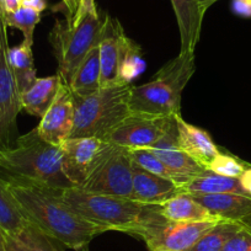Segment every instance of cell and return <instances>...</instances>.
<instances>
[{"instance_id": "obj_1", "label": "cell", "mask_w": 251, "mask_h": 251, "mask_svg": "<svg viewBox=\"0 0 251 251\" xmlns=\"http://www.w3.org/2000/svg\"><path fill=\"white\" fill-rule=\"evenodd\" d=\"M0 176L25 218L60 245L78 251L106 231L76 214L59 196V190Z\"/></svg>"}, {"instance_id": "obj_2", "label": "cell", "mask_w": 251, "mask_h": 251, "mask_svg": "<svg viewBox=\"0 0 251 251\" xmlns=\"http://www.w3.org/2000/svg\"><path fill=\"white\" fill-rule=\"evenodd\" d=\"M0 174L54 190L74 187L63 171L60 146L46 142L36 128L0 148Z\"/></svg>"}, {"instance_id": "obj_3", "label": "cell", "mask_w": 251, "mask_h": 251, "mask_svg": "<svg viewBox=\"0 0 251 251\" xmlns=\"http://www.w3.org/2000/svg\"><path fill=\"white\" fill-rule=\"evenodd\" d=\"M195 72V52H180L177 57L164 64L148 83L132 86L131 112L155 117L181 115L182 91Z\"/></svg>"}, {"instance_id": "obj_4", "label": "cell", "mask_w": 251, "mask_h": 251, "mask_svg": "<svg viewBox=\"0 0 251 251\" xmlns=\"http://www.w3.org/2000/svg\"><path fill=\"white\" fill-rule=\"evenodd\" d=\"M59 196L85 221L106 231H123L129 235L153 214L156 207L125 197L86 191L78 186L59 190Z\"/></svg>"}, {"instance_id": "obj_5", "label": "cell", "mask_w": 251, "mask_h": 251, "mask_svg": "<svg viewBox=\"0 0 251 251\" xmlns=\"http://www.w3.org/2000/svg\"><path fill=\"white\" fill-rule=\"evenodd\" d=\"M131 84L100 88L86 98H74V127L71 138L106 136L131 113Z\"/></svg>"}, {"instance_id": "obj_6", "label": "cell", "mask_w": 251, "mask_h": 251, "mask_svg": "<svg viewBox=\"0 0 251 251\" xmlns=\"http://www.w3.org/2000/svg\"><path fill=\"white\" fill-rule=\"evenodd\" d=\"M106 14L99 10L86 14L73 25L67 19L55 20L48 41L58 63V74L63 83L69 86L81 60L100 42Z\"/></svg>"}, {"instance_id": "obj_7", "label": "cell", "mask_w": 251, "mask_h": 251, "mask_svg": "<svg viewBox=\"0 0 251 251\" xmlns=\"http://www.w3.org/2000/svg\"><path fill=\"white\" fill-rule=\"evenodd\" d=\"M217 222L168 221L159 214L156 204L153 214L132 235L142 239L149 251H188Z\"/></svg>"}, {"instance_id": "obj_8", "label": "cell", "mask_w": 251, "mask_h": 251, "mask_svg": "<svg viewBox=\"0 0 251 251\" xmlns=\"http://www.w3.org/2000/svg\"><path fill=\"white\" fill-rule=\"evenodd\" d=\"M132 168L133 159L128 149L113 144L80 187L96 194L132 200Z\"/></svg>"}, {"instance_id": "obj_9", "label": "cell", "mask_w": 251, "mask_h": 251, "mask_svg": "<svg viewBox=\"0 0 251 251\" xmlns=\"http://www.w3.org/2000/svg\"><path fill=\"white\" fill-rule=\"evenodd\" d=\"M8 26L0 24V148L11 146L16 132V120L20 111L21 93L15 74L9 63Z\"/></svg>"}, {"instance_id": "obj_10", "label": "cell", "mask_w": 251, "mask_h": 251, "mask_svg": "<svg viewBox=\"0 0 251 251\" xmlns=\"http://www.w3.org/2000/svg\"><path fill=\"white\" fill-rule=\"evenodd\" d=\"M176 123L175 116H155L129 113L106 136L105 141L126 149H147L158 143Z\"/></svg>"}, {"instance_id": "obj_11", "label": "cell", "mask_w": 251, "mask_h": 251, "mask_svg": "<svg viewBox=\"0 0 251 251\" xmlns=\"http://www.w3.org/2000/svg\"><path fill=\"white\" fill-rule=\"evenodd\" d=\"M112 147L113 144L96 137H76L64 141L60 144V149L66 177L73 186H83Z\"/></svg>"}, {"instance_id": "obj_12", "label": "cell", "mask_w": 251, "mask_h": 251, "mask_svg": "<svg viewBox=\"0 0 251 251\" xmlns=\"http://www.w3.org/2000/svg\"><path fill=\"white\" fill-rule=\"evenodd\" d=\"M74 127V98L69 86L63 83L40 125L36 127L42 139L54 146H60L71 138Z\"/></svg>"}, {"instance_id": "obj_13", "label": "cell", "mask_w": 251, "mask_h": 251, "mask_svg": "<svg viewBox=\"0 0 251 251\" xmlns=\"http://www.w3.org/2000/svg\"><path fill=\"white\" fill-rule=\"evenodd\" d=\"M126 33L121 26L120 21L106 14L102 35H101L100 42H99L101 88H108V86L120 84L118 71H120L121 53H122Z\"/></svg>"}, {"instance_id": "obj_14", "label": "cell", "mask_w": 251, "mask_h": 251, "mask_svg": "<svg viewBox=\"0 0 251 251\" xmlns=\"http://www.w3.org/2000/svg\"><path fill=\"white\" fill-rule=\"evenodd\" d=\"M176 121V120H175ZM151 151L160 159L164 165L173 171L180 180L181 187L194 176L199 175L202 171L207 170L203 166L188 156L177 143V128L176 123L171 127L170 131L160 139L156 144L151 147Z\"/></svg>"}, {"instance_id": "obj_15", "label": "cell", "mask_w": 251, "mask_h": 251, "mask_svg": "<svg viewBox=\"0 0 251 251\" xmlns=\"http://www.w3.org/2000/svg\"><path fill=\"white\" fill-rule=\"evenodd\" d=\"M178 194H182V188L177 183L154 175L133 161L132 200L143 204H160Z\"/></svg>"}, {"instance_id": "obj_16", "label": "cell", "mask_w": 251, "mask_h": 251, "mask_svg": "<svg viewBox=\"0 0 251 251\" xmlns=\"http://www.w3.org/2000/svg\"><path fill=\"white\" fill-rule=\"evenodd\" d=\"M175 120L180 148L200 165L208 169L209 164L221 153V149L214 143L211 134L206 129L188 123L181 115H175Z\"/></svg>"}, {"instance_id": "obj_17", "label": "cell", "mask_w": 251, "mask_h": 251, "mask_svg": "<svg viewBox=\"0 0 251 251\" xmlns=\"http://www.w3.org/2000/svg\"><path fill=\"white\" fill-rule=\"evenodd\" d=\"M180 32V52H195L204 15L197 0H170Z\"/></svg>"}, {"instance_id": "obj_18", "label": "cell", "mask_w": 251, "mask_h": 251, "mask_svg": "<svg viewBox=\"0 0 251 251\" xmlns=\"http://www.w3.org/2000/svg\"><path fill=\"white\" fill-rule=\"evenodd\" d=\"M195 199L219 221L251 223L250 196L239 194H219L196 196Z\"/></svg>"}, {"instance_id": "obj_19", "label": "cell", "mask_w": 251, "mask_h": 251, "mask_svg": "<svg viewBox=\"0 0 251 251\" xmlns=\"http://www.w3.org/2000/svg\"><path fill=\"white\" fill-rule=\"evenodd\" d=\"M161 217L173 222H217L216 216L202 206L191 195L178 194L158 204Z\"/></svg>"}, {"instance_id": "obj_20", "label": "cell", "mask_w": 251, "mask_h": 251, "mask_svg": "<svg viewBox=\"0 0 251 251\" xmlns=\"http://www.w3.org/2000/svg\"><path fill=\"white\" fill-rule=\"evenodd\" d=\"M62 84L63 80L58 73L37 78L27 90L21 94L23 110L31 116L42 117L54 100Z\"/></svg>"}, {"instance_id": "obj_21", "label": "cell", "mask_w": 251, "mask_h": 251, "mask_svg": "<svg viewBox=\"0 0 251 251\" xmlns=\"http://www.w3.org/2000/svg\"><path fill=\"white\" fill-rule=\"evenodd\" d=\"M181 188L182 192L194 197L219 194L246 195L241 187L239 178L219 175L208 169L190 178Z\"/></svg>"}, {"instance_id": "obj_22", "label": "cell", "mask_w": 251, "mask_h": 251, "mask_svg": "<svg viewBox=\"0 0 251 251\" xmlns=\"http://www.w3.org/2000/svg\"><path fill=\"white\" fill-rule=\"evenodd\" d=\"M100 79V52L98 45L81 60L69 84V89L76 98H86L101 88Z\"/></svg>"}, {"instance_id": "obj_23", "label": "cell", "mask_w": 251, "mask_h": 251, "mask_svg": "<svg viewBox=\"0 0 251 251\" xmlns=\"http://www.w3.org/2000/svg\"><path fill=\"white\" fill-rule=\"evenodd\" d=\"M8 58L14 74H15L19 90L23 94L37 79V72H36L35 63H33L32 45L23 41L19 46L10 47L8 52Z\"/></svg>"}, {"instance_id": "obj_24", "label": "cell", "mask_w": 251, "mask_h": 251, "mask_svg": "<svg viewBox=\"0 0 251 251\" xmlns=\"http://www.w3.org/2000/svg\"><path fill=\"white\" fill-rule=\"evenodd\" d=\"M6 251H64L57 241L28 222L16 235L6 236Z\"/></svg>"}, {"instance_id": "obj_25", "label": "cell", "mask_w": 251, "mask_h": 251, "mask_svg": "<svg viewBox=\"0 0 251 251\" xmlns=\"http://www.w3.org/2000/svg\"><path fill=\"white\" fill-rule=\"evenodd\" d=\"M248 224L251 223L231 221L217 222L188 251H222L229 240Z\"/></svg>"}, {"instance_id": "obj_26", "label": "cell", "mask_w": 251, "mask_h": 251, "mask_svg": "<svg viewBox=\"0 0 251 251\" xmlns=\"http://www.w3.org/2000/svg\"><path fill=\"white\" fill-rule=\"evenodd\" d=\"M27 223L28 221L4 185L3 177L0 176V228L6 236H13L20 233Z\"/></svg>"}, {"instance_id": "obj_27", "label": "cell", "mask_w": 251, "mask_h": 251, "mask_svg": "<svg viewBox=\"0 0 251 251\" xmlns=\"http://www.w3.org/2000/svg\"><path fill=\"white\" fill-rule=\"evenodd\" d=\"M146 69V60L141 46L126 36L121 53L118 80L120 84H131L134 78L142 74Z\"/></svg>"}, {"instance_id": "obj_28", "label": "cell", "mask_w": 251, "mask_h": 251, "mask_svg": "<svg viewBox=\"0 0 251 251\" xmlns=\"http://www.w3.org/2000/svg\"><path fill=\"white\" fill-rule=\"evenodd\" d=\"M40 21L41 13L23 5L14 13L5 14L6 26L20 30L24 35V41L31 45H33V33Z\"/></svg>"}, {"instance_id": "obj_29", "label": "cell", "mask_w": 251, "mask_h": 251, "mask_svg": "<svg viewBox=\"0 0 251 251\" xmlns=\"http://www.w3.org/2000/svg\"><path fill=\"white\" fill-rule=\"evenodd\" d=\"M128 151L134 163L138 164V165L141 166V168H143L144 170L149 171V173L154 174V175H158L161 176V177L173 180L174 182H176L181 187L180 180L177 178V176H176L173 171L169 170V169L164 165L163 161H161L151 149H128Z\"/></svg>"}, {"instance_id": "obj_30", "label": "cell", "mask_w": 251, "mask_h": 251, "mask_svg": "<svg viewBox=\"0 0 251 251\" xmlns=\"http://www.w3.org/2000/svg\"><path fill=\"white\" fill-rule=\"evenodd\" d=\"M251 166L250 164L244 163L243 160H240L236 156L231 155V154L223 153L221 151V153L213 159L211 164L208 166V170L213 171V173L219 174V175L228 176V177H235L239 178L241 176V174L245 171L246 168Z\"/></svg>"}, {"instance_id": "obj_31", "label": "cell", "mask_w": 251, "mask_h": 251, "mask_svg": "<svg viewBox=\"0 0 251 251\" xmlns=\"http://www.w3.org/2000/svg\"><path fill=\"white\" fill-rule=\"evenodd\" d=\"M222 251H251V224L238 231Z\"/></svg>"}, {"instance_id": "obj_32", "label": "cell", "mask_w": 251, "mask_h": 251, "mask_svg": "<svg viewBox=\"0 0 251 251\" xmlns=\"http://www.w3.org/2000/svg\"><path fill=\"white\" fill-rule=\"evenodd\" d=\"M96 10H98V6H96L95 0H81L80 5H79V9H78V13H76V15L74 16L73 21H72L71 24L75 25V24H78L79 21L86 15V14L91 13V11H96Z\"/></svg>"}, {"instance_id": "obj_33", "label": "cell", "mask_w": 251, "mask_h": 251, "mask_svg": "<svg viewBox=\"0 0 251 251\" xmlns=\"http://www.w3.org/2000/svg\"><path fill=\"white\" fill-rule=\"evenodd\" d=\"M233 11L243 18H251V0H233Z\"/></svg>"}, {"instance_id": "obj_34", "label": "cell", "mask_w": 251, "mask_h": 251, "mask_svg": "<svg viewBox=\"0 0 251 251\" xmlns=\"http://www.w3.org/2000/svg\"><path fill=\"white\" fill-rule=\"evenodd\" d=\"M80 1L81 0H62V4L64 6V10H66V19L69 23L73 21L74 16L78 13Z\"/></svg>"}, {"instance_id": "obj_35", "label": "cell", "mask_w": 251, "mask_h": 251, "mask_svg": "<svg viewBox=\"0 0 251 251\" xmlns=\"http://www.w3.org/2000/svg\"><path fill=\"white\" fill-rule=\"evenodd\" d=\"M239 181H240V185L243 187L244 192L251 197V166L245 169V171L239 177Z\"/></svg>"}, {"instance_id": "obj_36", "label": "cell", "mask_w": 251, "mask_h": 251, "mask_svg": "<svg viewBox=\"0 0 251 251\" xmlns=\"http://www.w3.org/2000/svg\"><path fill=\"white\" fill-rule=\"evenodd\" d=\"M23 6L42 13L47 9V0H21Z\"/></svg>"}, {"instance_id": "obj_37", "label": "cell", "mask_w": 251, "mask_h": 251, "mask_svg": "<svg viewBox=\"0 0 251 251\" xmlns=\"http://www.w3.org/2000/svg\"><path fill=\"white\" fill-rule=\"evenodd\" d=\"M0 5L3 8L4 13L10 14L18 10L23 4H21V0H0Z\"/></svg>"}, {"instance_id": "obj_38", "label": "cell", "mask_w": 251, "mask_h": 251, "mask_svg": "<svg viewBox=\"0 0 251 251\" xmlns=\"http://www.w3.org/2000/svg\"><path fill=\"white\" fill-rule=\"evenodd\" d=\"M197 1H199V5H200V9H201L202 14L206 15L207 10H208L214 3H217L218 0H197Z\"/></svg>"}, {"instance_id": "obj_39", "label": "cell", "mask_w": 251, "mask_h": 251, "mask_svg": "<svg viewBox=\"0 0 251 251\" xmlns=\"http://www.w3.org/2000/svg\"><path fill=\"white\" fill-rule=\"evenodd\" d=\"M0 251H6V235L0 228Z\"/></svg>"}, {"instance_id": "obj_40", "label": "cell", "mask_w": 251, "mask_h": 251, "mask_svg": "<svg viewBox=\"0 0 251 251\" xmlns=\"http://www.w3.org/2000/svg\"><path fill=\"white\" fill-rule=\"evenodd\" d=\"M5 20V13H4L3 8H1V5H0V24L3 23V21Z\"/></svg>"}, {"instance_id": "obj_41", "label": "cell", "mask_w": 251, "mask_h": 251, "mask_svg": "<svg viewBox=\"0 0 251 251\" xmlns=\"http://www.w3.org/2000/svg\"><path fill=\"white\" fill-rule=\"evenodd\" d=\"M78 251H89V248H88V246H84V248L79 249Z\"/></svg>"}]
</instances>
